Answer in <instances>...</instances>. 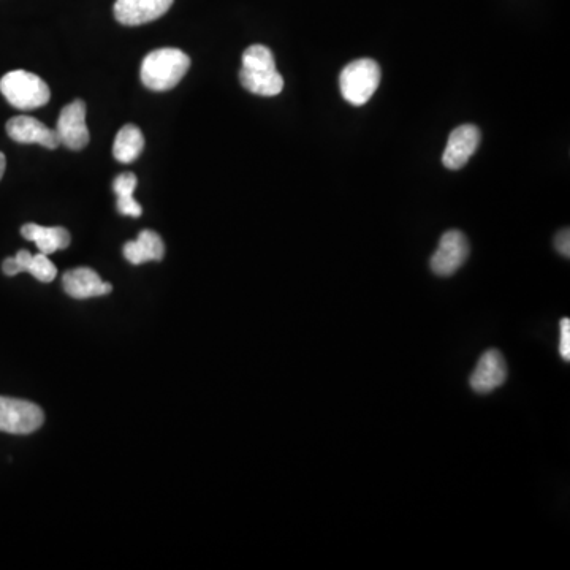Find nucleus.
I'll list each match as a JSON object with an SVG mask.
<instances>
[{
    "instance_id": "9b49d317",
    "label": "nucleus",
    "mask_w": 570,
    "mask_h": 570,
    "mask_svg": "<svg viewBox=\"0 0 570 570\" xmlns=\"http://www.w3.org/2000/svg\"><path fill=\"white\" fill-rule=\"evenodd\" d=\"M8 137L21 145H40L46 149H56L61 145L56 130L46 127L43 122L31 116H15L7 122Z\"/></svg>"
},
{
    "instance_id": "6ab92c4d",
    "label": "nucleus",
    "mask_w": 570,
    "mask_h": 570,
    "mask_svg": "<svg viewBox=\"0 0 570 570\" xmlns=\"http://www.w3.org/2000/svg\"><path fill=\"white\" fill-rule=\"evenodd\" d=\"M555 247L559 254L569 259L570 255V233L569 228H564L555 236Z\"/></svg>"
},
{
    "instance_id": "7ed1b4c3",
    "label": "nucleus",
    "mask_w": 570,
    "mask_h": 570,
    "mask_svg": "<svg viewBox=\"0 0 570 570\" xmlns=\"http://www.w3.org/2000/svg\"><path fill=\"white\" fill-rule=\"evenodd\" d=\"M0 92L16 110L31 111L45 107L50 102L51 91L48 84L26 70L7 73L0 80Z\"/></svg>"
},
{
    "instance_id": "dca6fc26",
    "label": "nucleus",
    "mask_w": 570,
    "mask_h": 570,
    "mask_svg": "<svg viewBox=\"0 0 570 570\" xmlns=\"http://www.w3.org/2000/svg\"><path fill=\"white\" fill-rule=\"evenodd\" d=\"M135 189H137V176L129 171L114 179L113 190L118 197V211L122 216L140 217L143 213L140 203L133 198Z\"/></svg>"
},
{
    "instance_id": "2eb2a0df",
    "label": "nucleus",
    "mask_w": 570,
    "mask_h": 570,
    "mask_svg": "<svg viewBox=\"0 0 570 570\" xmlns=\"http://www.w3.org/2000/svg\"><path fill=\"white\" fill-rule=\"evenodd\" d=\"M145 149V137L137 126L129 124L122 127L116 135L113 146L114 159L121 164H132L140 157L141 152Z\"/></svg>"
},
{
    "instance_id": "f3484780",
    "label": "nucleus",
    "mask_w": 570,
    "mask_h": 570,
    "mask_svg": "<svg viewBox=\"0 0 570 570\" xmlns=\"http://www.w3.org/2000/svg\"><path fill=\"white\" fill-rule=\"evenodd\" d=\"M26 273H31L37 281L53 282L57 276V268L54 263L48 259V255L40 254L32 255L31 262L27 265Z\"/></svg>"
},
{
    "instance_id": "1a4fd4ad",
    "label": "nucleus",
    "mask_w": 570,
    "mask_h": 570,
    "mask_svg": "<svg viewBox=\"0 0 570 570\" xmlns=\"http://www.w3.org/2000/svg\"><path fill=\"white\" fill-rule=\"evenodd\" d=\"M479 127L472 124H464V126L456 127L449 135V141L445 146L444 156H442V164L449 170H460L464 165L468 164L469 159L474 156L480 145Z\"/></svg>"
},
{
    "instance_id": "423d86ee",
    "label": "nucleus",
    "mask_w": 570,
    "mask_h": 570,
    "mask_svg": "<svg viewBox=\"0 0 570 570\" xmlns=\"http://www.w3.org/2000/svg\"><path fill=\"white\" fill-rule=\"evenodd\" d=\"M469 252H471V246L463 232L460 230L445 232L441 236L436 251L431 255V271L442 278L452 276L468 260Z\"/></svg>"
},
{
    "instance_id": "4468645a",
    "label": "nucleus",
    "mask_w": 570,
    "mask_h": 570,
    "mask_svg": "<svg viewBox=\"0 0 570 570\" xmlns=\"http://www.w3.org/2000/svg\"><path fill=\"white\" fill-rule=\"evenodd\" d=\"M21 235L26 240L34 241L38 251L50 255L70 246V233L64 227H42L37 224H26L21 228Z\"/></svg>"
},
{
    "instance_id": "412c9836",
    "label": "nucleus",
    "mask_w": 570,
    "mask_h": 570,
    "mask_svg": "<svg viewBox=\"0 0 570 570\" xmlns=\"http://www.w3.org/2000/svg\"><path fill=\"white\" fill-rule=\"evenodd\" d=\"M5 167H7V160H5L4 152H0V179L4 176Z\"/></svg>"
},
{
    "instance_id": "f03ea898",
    "label": "nucleus",
    "mask_w": 570,
    "mask_h": 570,
    "mask_svg": "<svg viewBox=\"0 0 570 570\" xmlns=\"http://www.w3.org/2000/svg\"><path fill=\"white\" fill-rule=\"evenodd\" d=\"M190 67V57L176 48L152 51L141 62V81L154 92L176 88Z\"/></svg>"
},
{
    "instance_id": "0eeeda50",
    "label": "nucleus",
    "mask_w": 570,
    "mask_h": 570,
    "mask_svg": "<svg viewBox=\"0 0 570 570\" xmlns=\"http://www.w3.org/2000/svg\"><path fill=\"white\" fill-rule=\"evenodd\" d=\"M57 138L61 145L67 146L72 151H80L89 143V129L86 124V103L83 100L65 105L59 114L56 129Z\"/></svg>"
},
{
    "instance_id": "39448f33",
    "label": "nucleus",
    "mask_w": 570,
    "mask_h": 570,
    "mask_svg": "<svg viewBox=\"0 0 570 570\" xmlns=\"http://www.w3.org/2000/svg\"><path fill=\"white\" fill-rule=\"evenodd\" d=\"M45 422L37 404L24 399L0 396V431L10 434H31Z\"/></svg>"
},
{
    "instance_id": "20e7f679",
    "label": "nucleus",
    "mask_w": 570,
    "mask_h": 570,
    "mask_svg": "<svg viewBox=\"0 0 570 570\" xmlns=\"http://www.w3.org/2000/svg\"><path fill=\"white\" fill-rule=\"evenodd\" d=\"M380 76L379 64L373 59L350 62L339 76L342 97L355 107L365 105L379 88Z\"/></svg>"
},
{
    "instance_id": "ddd939ff",
    "label": "nucleus",
    "mask_w": 570,
    "mask_h": 570,
    "mask_svg": "<svg viewBox=\"0 0 570 570\" xmlns=\"http://www.w3.org/2000/svg\"><path fill=\"white\" fill-rule=\"evenodd\" d=\"M122 252H124L127 262L132 263V265L160 262V260L164 259L165 244L156 232L143 230L138 235L137 240L126 243Z\"/></svg>"
},
{
    "instance_id": "f257e3e1",
    "label": "nucleus",
    "mask_w": 570,
    "mask_h": 570,
    "mask_svg": "<svg viewBox=\"0 0 570 570\" xmlns=\"http://www.w3.org/2000/svg\"><path fill=\"white\" fill-rule=\"evenodd\" d=\"M240 81L251 94L274 97L284 89V78L276 69L273 51L265 45H252L244 51Z\"/></svg>"
},
{
    "instance_id": "6e6552de",
    "label": "nucleus",
    "mask_w": 570,
    "mask_h": 570,
    "mask_svg": "<svg viewBox=\"0 0 570 570\" xmlns=\"http://www.w3.org/2000/svg\"><path fill=\"white\" fill-rule=\"evenodd\" d=\"M507 379V363L504 355L498 349H488L479 358L474 373L469 377L474 392L485 395L501 387Z\"/></svg>"
},
{
    "instance_id": "aec40b11",
    "label": "nucleus",
    "mask_w": 570,
    "mask_h": 570,
    "mask_svg": "<svg viewBox=\"0 0 570 570\" xmlns=\"http://www.w3.org/2000/svg\"><path fill=\"white\" fill-rule=\"evenodd\" d=\"M2 270H4L7 276H16V274H19L15 257H10V259L5 260L4 265H2Z\"/></svg>"
},
{
    "instance_id": "a211bd4d",
    "label": "nucleus",
    "mask_w": 570,
    "mask_h": 570,
    "mask_svg": "<svg viewBox=\"0 0 570 570\" xmlns=\"http://www.w3.org/2000/svg\"><path fill=\"white\" fill-rule=\"evenodd\" d=\"M559 354L564 360H570V320H561V341H559Z\"/></svg>"
},
{
    "instance_id": "f8f14e48",
    "label": "nucleus",
    "mask_w": 570,
    "mask_h": 570,
    "mask_svg": "<svg viewBox=\"0 0 570 570\" xmlns=\"http://www.w3.org/2000/svg\"><path fill=\"white\" fill-rule=\"evenodd\" d=\"M65 292L76 300H86V298L103 297L113 290L110 282L100 279L99 274L91 268H75L67 271L62 278Z\"/></svg>"
},
{
    "instance_id": "9d476101",
    "label": "nucleus",
    "mask_w": 570,
    "mask_h": 570,
    "mask_svg": "<svg viewBox=\"0 0 570 570\" xmlns=\"http://www.w3.org/2000/svg\"><path fill=\"white\" fill-rule=\"evenodd\" d=\"M173 2L175 0H116L114 18L124 26H141L164 16Z\"/></svg>"
}]
</instances>
